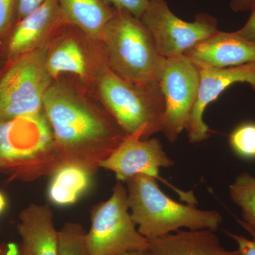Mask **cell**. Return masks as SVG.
I'll use <instances>...</instances> for the list:
<instances>
[{
	"label": "cell",
	"instance_id": "cell-1",
	"mask_svg": "<svg viewBox=\"0 0 255 255\" xmlns=\"http://www.w3.org/2000/svg\"><path fill=\"white\" fill-rule=\"evenodd\" d=\"M43 108L62 165L75 164L96 173L127 136L108 111L92 105L64 85L48 88Z\"/></svg>",
	"mask_w": 255,
	"mask_h": 255
},
{
	"label": "cell",
	"instance_id": "cell-2",
	"mask_svg": "<svg viewBox=\"0 0 255 255\" xmlns=\"http://www.w3.org/2000/svg\"><path fill=\"white\" fill-rule=\"evenodd\" d=\"M155 178L137 174L126 182L129 209L139 233L152 240L185 228L216 231L222 216L216 211L183 204L162 191Z\"/></svg>",
	"mask_w": 255,
	"mask_h": 255
},
{
	"label": "cell",
	"instance_id": "cell-3",
	"mask_svg": "<svg viewBox=\"0 0 255 255\" xmlns=\"http://www.w3.org/2000/svg\"><path fill=\"white\" fill-rule=\"evenodd\" d=\"M62 165L44 111L0 122V170L31 182Z\"/></svg>",
	"mask_w": 255,
	"mask_h": 255
},
{
	"label": "cell",
	"instance_id": "cell-4",
	"mask_svg": "<svg viewBox=\"0 0 255 255\" xmlns=\"http://www.w3.org/2000/svg\"><path fill=\"white\" fill-rule=\"evenodd\" d=\"M97 87L106 110L126 135L146 140L162 132L165 105L158 82L133 83L105 65L99 74Z\"/></svg>",
	"mask_w": 255,
	"mask_h": 255
},
{
	"label": "cell",
	"instance_id": "cell-5",
	"mask_svg": "<svg viewBox=\"0 0 255 255\" xmlns=\"http://www.w3.org/2000/svg\"><path fill=\"white\" fill-rule=\"evenodd\" d=\"M101 41L106 65L114 73L139 85L157 82L156 69L162 56L140 18L115 9Z\"/></svg>",
	"mask_w": 255,
	"mask_h": 255
},
{
	"label": "cell",
	"instance_id": "cell-6",
	"mask_svg": "<svg viewBox=\"0 0 255 255\" xmlns=\"http://www.w3.org/2000/svg\"><path fill=\"white\" fill-rule=\"evenodd\" d=\"M127 189L117 181L107 201L92 207L91 226L86 233L87 249L92 255H120L149 248L129 212Z\"/></svg>",
	"mask_w": 255,
	"mask_h": 255
},
{
	"label": "cell",
	"instance_id": "cell-7",
	"mask_svg": "<svg viewBox=\"0 0 255 255\" xmlns=\"http://www.w3.org/2000/svg\"><path fill=\"white\" fill-rule=\"evenodd\" d=\"M48 53L45 47L26 53L1 79L0 122L43 110V99L51 86Z\"/></svg>",
	"mask_w": 255,
	"mask_h": 255
},
{
	"label": "cell",
	"instance_id": "cell-8",
	"mask_svg": "<svg viewBox=\"0 0 255 255\" xmlns=\"http://www.w3.org/2000/svg\"><path fill=\"white\" fill-rule=\"evenodd\" d=\"M156 79L165 105L162 132L169 142H174L187 128L197 100L199 68L184 55L172 58L160 57Z\"/></svg>",
	"mask_w": 255,
	"mask_h": 255
},
{
	"label": "cell",
	"instance_id": "cell-9",
	"mask_svg": "<svg viewBox=\"0 0 255 255\" xmlns=\"http://www.w3.org/2000/svg\"><path fill=\"white\" fill-rule=\"evenodd\" d=\"M140 19L163 58L182 56L219 31L214 16L199 13L194 21H184L172 12L166 0H149Z\"/></svg>",
	"mask_w": 255,
	"mask_h": 255
},
{
	"label": "cell",
	"instance_id": "cell-10",
	"mask_svg": "<svg viewBox=\"0 0 255 255\" xmlns=\"http://www.w3.org/2000/svg\"><path fill=\"white\" fill-rule=\"evenodd\" d=\"M174 165L157 138L142 140L137 135H127L118 147L100 164V168L111 171L117 181L125 183L137 174H144L165 183L187 204H197L192 191L186 192L174 187L159 176V169Z\"/></svg>",
	"mask_w": 255,
	"mask_h": 255
},
{
	"label": "cell",
	"instance_id": "cell-11",
	"mask_svg": "<svg viewBox=\"0 0 255 255\" xmlns=\"http://www.w3.org/2000/svg\"><path fill=\"white\" fill-rule=\"evenodd\" d=\"M199 95L185 129L191 143L209 138L210 130L204 121V112L226 89L243 82L251 85L255 91V63L225 68H199Z\"/></svg>",
	"mask_w": 255,
	"mask_h": 255
},
{
	"label": "cell",
	"instance_id": "cell-12",
	"mask_svg": "<svg viewBox=\"0 0 255 255\" xmlns=\"http://www.w3.org/2000/svg\"><path fill=\"white\" fill-rule=\"evenodd\" d=\"M199 68H225L255 63V41L218 31L184 54Z\"/></svg>",
	"mask_w": 255,
	"mask_h": 255
},
{
	"label": "cell",
	"instance_id": "cell-13",
	"mask_svg": "<svg viewBox=\"0 0 255 255\" xmlns=\"http://www.w3.org/2000/svg\"><path fill=\"white\" fill-rule=\"evenodd\" d=\"M17 231L22 255H58L59 231L48 204L32 203L18 215Z\"/></svg>",
	"mask_w": 255,
	"mask_h": 255
},
{
	"label": "cell",
	"instance_id": "cell-14",
	"mask_svg": "<svg viewBox=\"0 0 255 255\" xmlns=\"http://www.w3.org/2000/svg\"><path fill=\"white\" fill-rule=\"evenodd\" d=\"M216 231H179L148 240L152 255H242L221 246Z\"/></svg>",
	"mask_w": 255,
	"mask_h": 255
},
{
	"label": "cell",
	"instance_id": "cell-15",
	"mask_svg": "<svg viewBox=\"0 0 255 255\" xmlns=\"http://www.w3.org/2000/svg\"><path fill=\"white\" fill-rule=\"evenodd\" d=\"M66 23L58 0H47L34 12L18 21L10 41V52L29 53L50 32Z\"/></svg>",
	"mask_w": 255,
	"mask_h": 255
},
{
	"label": "cell",
	"instance_id": "cell-16",
	"mask_svg": "<svg viewBox=\"0 0 255 255\" xmlns=\"http://www.w3.org/2000/svg\"><path fill=\"white\" fill-rule=\"evenodd\" d=\"M65 21L87 36L102 39L107 24L113 17L114 8L105 0H58Z\"/></svg>",
	"mask_w": 255,
	"mask_h": 255
},
{
	"label": "cell",
	"instance_id": "cell-17",
	"mask_svg": "<svg viewBox=\"0 0 255 255\" xmlns=\"http://www.w3.org/2000/svg\"><path fill=\"white\" fill-rule=\"evenodd\" d=\"M95 174L80 166L63 164L50 175L48 201L60 207L74 205L90 190Z\"/></svg>",
	"mask_w": 255,
	"mask_h": 255
},
{
	"label": "cell",
	"instance_id": "cell-18",
	"mask_svg": "<svg viewBox=\"0 0 255 255\" xmlns=\"http://www.w3.org/2000/svg\"><path fill=\"white\" fill-rule=\"evenodd\" d=\"M47 68L52 78L62 73L85 77L87 73L86 58L78 42L68 38L48 53Z\"/></svg>",
	"mask_w": 255,
	"mask_h": 255
},
{
	"label": "cell",
	"instance_id": "cell-19",
	"mask_svg": "<svg viewBox=\"0 0 255 255\" xmlns=\"http://www.w3.org/2000/svg\"><path fill=\"white\" fill-rule=\"evenodd\" d=\"M233 202L241 208L243 220H238L241 226L255 229V176L242 173L229 186Z\"/></svg>",
	"mask_w": 255,
	"mask_h": 255
},
{
	"label": "cell",
	"instance_id": "cell-20",
	"mask_svg": "<svg viewBox=\"0 0 255 255\" xmlns=\"http://www.w3.org/2000/svg\"><path fill=\"white\" fill-rule=\"evenodd\" d=\"M86 233L80 223H65L59 231L58 255H92L87 249Z\"/></svg>",
	"mask_w": 255,
	"mask_h": 255
},
{
	"label": "cell",
	"instance_id": "cell-21",
	"mask_svg": "<svg viewBox=\"0 0 255 255\" xmlns=\"http://www.w3.org/2000/svg\"><path fill=\"white\" fill-rule=\"evenodd\" d=\"M230 147L242 159H255V122H244L237 126L228 137Z\"/></svg>",
	"mask_w": 255,
	"mask_h": 255
},
{
	"label": "cell",
	"instance_id": "cell-22",
	"mask_svg": "<svg viewBox=\"0 0 255 255\" xmlns=\"http://www.w3.org/2000/svg\"><path fill=\"white\" fill-rule=\"evenodd\" d=\"M114 9L125 10L135 17L140 18L145 12L149 0H105Z\"/></svg>",
	"mask_w": 255,
	"mask_h": 255
},
{
	"label": "cell",
	"instance_id": "cell-23",
	"mask_svg": "<svg viewBox=\"0 0 255 255\" xmlns=\"http://www.w3.org/2000/svg\"><path fill=\"white\" fill-rule=\"evenodd\" d=\"M242 227L251 235L253 238L252 239H248L244 236H238L228 231H226V233L237 243L238 250L242 255H255V229L244 226Z\"/></svg>",
	"mask_w": 255,
	"mask_h": 255
},
{
	"label": "cell",
	"instance_id": "cell-24",
	"mask_svg": "<svg viewBox=\"0 0 255 255\" xmlns=\"http://www.w3.org/2000/svg\"><path fill=\"white\" fill-rule=\"evenodd\" d=\"M47 0H15V16L18 21L34 12Z\"/></svg>",
	"mask_w": 255,
	"mask_h": 255
},
{
	"label": "cell",
	"instance_id": "cell-25",
	"mask_svg": "<svg viewBox=\"0 0 255 255\" xmlns=\"http://www.w3.org/2000/svg\"><path fill=\"white\" fill-rule=\"evenodd\" d=\"M15 16V0H0V33L6 31Z\"/></svg>",
	"mask_w": 255,
	"mask_h": 255
},
{
	"label": "cell",
	"instance_id": "cell-26",
	"mask_svg": "<svg viewBox=\"0 0 255 255\" xmlns=\"http://www.w3.org/2000/svg\"><path fill=\"white\" fill-rule=\"evenodd\" d=\"M235 33L243 39L255 41V5L251 9V16L246 24Z\"/></svg>",
	"mask_w": 255,
	"mask_h": 255
},
{
	"label": "cell",
	"instance_id": "cell-27",
	"mask_svg": "<svg viewBox=\"0 0 255 255\" xmlns=\"http://www.w3.org/2000/svg\"><path fill=\"white\" fill-rule=\"evenodd\" d=\"M230 7L235 12L251 11L255 5V0H231Z\"/></svg>",
	"mask_w": 255,
	"mask_h": 255
},
{
	"label": "cell",
	"instance_id": "cell-28",
	"mask_svg": "<svg viewBox=\"0 0 255 255\" xmlns=\"http://www.w3.org/2000/svg\"><path fill=\"white\" fill-rule=\"evenodd\" d=\"M0 255H22L19 246L14 243L0 245Z\"/></svg>",
	"mask_w": 255,
	"mask_h": 255
},
{
	"label": "cell",
	"instance_id": "cell-29",
	"mask_svg": "<svg viewBox=\"0 0 255 255\" xmlns=\"http://www.w3.org/2000/svg\"><path fill=\"white\" fill-rule=\"evenodd\" d=\"M6 205H7V201H6V197H5L4 194L0 191V214L4 212Z\"/></svg>",
	"mask_w": 255,
	"mask_h": 255
},
{
	"label": "cell",
	"instance_id": "cell-30",
	"mask_svg": "<svg viewBox=\"0 0 255 255\" xmlns=\"http://www.w3.org/2000/svg\"><path fill=\"white\" fill-rule=\"evenodd\" d=\"M120 255H152L148 249L144 251L128 252Z\"/></svg>",
	"mask_w": 255,
	"mask_h": 255
}]
</instances>
